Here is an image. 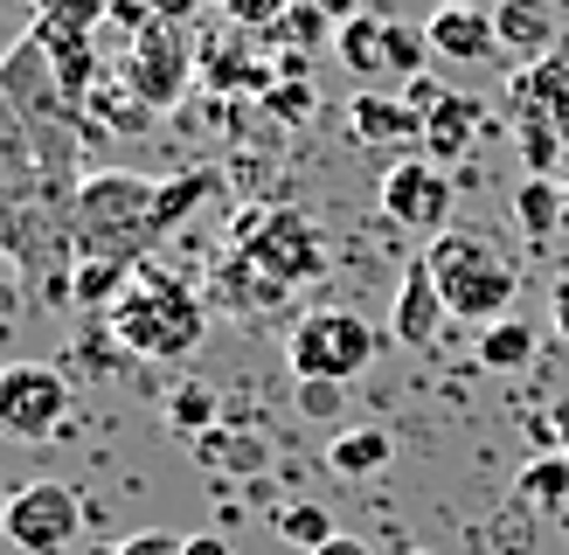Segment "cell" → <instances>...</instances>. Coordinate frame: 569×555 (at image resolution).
Listing matches in <instances>:
<instances>
[{"mask_svg": "<svg viewBox=\"0 0 569 555\" xmlns=\"http://www.w3.org/2000/svg\"><path fill=\"white\" fill-rule=\"evenodd\" d=\"M376 347H382V333L361 313L320 305V313L292 320V333H284V369H292V382H355V375H368Z\"/></svg>", "mask_w": 569, "mask_h": 555, "instance_id": "277c9868", "label": "cell"}, {"mask_svg": "<svg viewBox=\"0 0 569 555\" xmlns=\"http://www.w3.org/2000/svg\"><path fill=\"white\" fill-rule=\"evenodd\" d=\"M271 36H278V42H292V49H312V42H327V36H333V21L312 8V0H292V14H284Z\"/></svg>", "mask_w": 569, "mask_h": 555, "instance_id": "1f68e13d", "label": "cell"}, {"mask_svg": "<svg viewBox=\"0 0 569 555\" xmlns=\"http://www.w3.org/2000/svg\"><path fill=\"white\" fill-rule=\"evenodd\" d=\"M312 104H320V98H312V77H278L271 91H264V111H271L278 125H306Z\"/></svg>", "mask_w": 569, "mask_h": 555, "instance_id": "4dcf8cb0", "label": "cell"}, {"mask_svg": "<svg viewBox=\"0 0 569 555\" xmlns=\"http://www.w3.org/2000/svg\"><path fill=\"white\" fill-rule=\"evenodd\" d=\"M423 264L438 271V292L451 305V320H472V326H493L515 313V292H521V271L500 258L487 236L472 230H438Z\"/></svg>", "mask_w": 569, "mask_h": 555, "instance_id": "3957f363", "label": "cell"}, {"mask_svg": "<svg viewBox=\"0 0 569 555\" xmlns=\"http://www.w3.org/2000/svg\"><path fill=\"white\" fill-rule=\"evenodd\" d=\"M194 458H202L209 472H243V480H250V472H264L271 465V444L258 437V431H209V437H194Z\"/></svg>", "mask_w": 569, "mask_h": 555, "instance_id": "ffe728a7", "label": "cell"}, {"mask_svg": "<svg viewBox=\"0 0 569 555\" xmlns=\"http://www.w3.org/2000/svg\"><path fill=\"white\" fill-rule=\"evenodd\" d=\"M431 28H417V21H389V70L396 77H423V63H431Z\"/></svg>", "mask_w": 569, "mask_h": 555, "instance_id": "f546056e", "label": "cell"}, {"mask_svg": "<svg viewBox=\"0 0 569 555\" xmlns=\"http://www.w3.org/2000/svg\"><path fill=\"white\" fill-rule=\"evenodd\" d=\"M278 535L284 542H292V548H327L333 535H340V527H333V514L320 507V500H292V507H278Z\"/></svg>", "mask_w": 569, "mask_h": 555, "instance_id": "83f0119b", "label": "cell"}, {"mask_svg": "<svg viewBox=\"0 0 569 555\" xmlns=\"http://www.w3.org/2000/svg\"><path fill=\"white\" fill-rule=\"evenodd\" d=\"M312 8H320V14H327V21L340 28V21H348V14H361V0H312Z\"/></svg>", "mask_w": 569, "mask_h": 555, "instance_id": "b9f144b4", "label": "cell"}, {"mask_svg": "<svg viewBox=\"0 0 569 555\" xmlns=\"http://www.w3.org/2000/svg\"><path fill=\"white\" fill-rule=\"evenodd\" d=\"M515 147L528 174H562L569 167V125L542 119V111H515Z\"/></svg>", "mask_w": 569, "mask_h": 555, "instance_id": "d6986e66", "label": "cell"}, {"mask_svg": "<svg viewBox=\"0 0 569 555\" xmlns=\"http://www.w3.org/2000/svg\"><path fill=\"white\" fill-rule=\"evenodd\" d=\"M549 431H556V452L569 458V410H556V416H549Z\"/></svg>", "mask_w": 569, "mask_h": 555, "instance_id": "7bdbcfd3", "label": "cell"}, {"mask_svg": "<svg viewBox=\"0 0 569 555\" xmlns=\"http://www.w3.org/2000/svg\"><path fill=\"white\" fill-rule=\"evenodd\" d=\"M147 8H153V21H194V14H202V0H147Z\"/></svg>", "mask_w": 569, "mask_h": 555, "instance_id": "74e56055", "label": "cell"}, {"mask_svg": "<svg viewBox=\"0 0 569 555\" xmlns=\"http://www.w3.org/2000/svg\"><path fill=\"white\" fill-rule=\"evenodd\" d=\"M77 527H83V500L63 480H28L0 500V535L21 555H63L77 542Z\"/></svg>", "mask_w": 569, "mask_h": 555, "instance_id": "ba28073f", "label": "cell"}, {"mask_svg": "<svg viewBox=\"0 0 569 555\" xmlns=\"http://www.w3.org/2000/svg\"><path fill=\"white\" fill-rule=\"evenodd\" d=\"M389 458H396V437L382 424H340L327 437V465L340 472V480H376Z\"/></svg>", "mask_w": 569, "mask_h": 555, "instance_id": "e0dca14e", "label": "cell"}, {"mask_svg": "<svg viewBox=\"0 0 569 555\" xmlns=\"http://www.w3.org/2000/svg\"><path fill=\"white\" fill-rule=\"evenodd\" d=\"M333 56L355 77H389V14H376V8L348 14V21L333 28Z\"/></svg>", "mask_w": 569, "mask_h": 555, "instance_id": "2e32d148", "label": "cell"}, {"mask_svg": "<svg viewBox=\"0 0 569 555\" xmlns=\"http://www.w3.org/2000/svg\"><path fill=\"white\" fill-rule=\"evenodd\" d=\"M479 361H487L493 375H515V369H528V361H535V326H528V320H515V313H507V320H493L487 333H479Z\"/></svg>", "mask_w": 569, "mask_h": 555, "instance_id": "cb8c5ba5", "label": "cell"}, {"mask_svg": "<svg viewBox=\"0 0 569 555\" xmlns=\"http://www.w3.org/2000/svg\"><path fill=\"white\" fill-rule=\"evenodd\" d=\"M216 278H222L216 299H222V305H237V313H264V305H278V299H284V285H278L271 271H258L250 258H230Z\"/></svg>", "mask_w": 569, "mask_h": 555, "instance_id": "7402d4cb", "label": "cell"}, {"mask_svg": "<svg viewBox=\"0 0 569 555\" xmlns=\"http://www.w3.org/2000/svg\"><path fill=\"white\" fill-rule=\"evenodd\" d=\"M493 36L507 56H556L562 42V28H556V8L549 0H493Z\"/></svg>", "mask_w": 569, "mask_h": 555, "instance_id": "7c38bea8", "label": "cell"}, {"mask_svg": "<svg viewBox=\"0 0 569 555\" xmlns=\"http://www.w3.org/2000/svg\"><path fill=\"white\" fill-rule=\"evenodd\" d=\"M70 396H77V382L63 369H49V361H8L0 369V431L14 444H42L63 431Z\"/></svg>", "mask_w": 569, "mask_h": 555, "instance_id": "52a82bcc", "label": "cell"}, {"mask_svg": "<svg viewBox=\"0 0 569 555\" xmlns=\"http://www.w3.org/2000/svg\"><path fill=\"white\" fill-rule=\"evenodd\" d=\"M104 21H126L132 36H139V28L153 21V8H147V0H104Z\"/></svg>", "mask_w": 569, "mask_h": 555, "instance_id": "8d00e7d4", "label": "cell"}, {"mask_svg": "<svg viewBox=\"0 0 569 555\" xmlns=\"http://www.w3.org/2000/svg\"><path fill=\"white\" fill-rule=\"evenodd\" d=\"M237 258H250L292 292V285H312L327 271V243L299 209H243L237 215Z\"/></svg>", "mask_w": 569, "mask_h": 555, "instance_id": "5b68a950", "label": "cell"}, {"mask_svg": "<svg viewBox=\"0 0 569 555\" xmlns=\"http://www.w3.org/2000/svg\"><path fill=\"white\" fill-rule=\"evenodd\" d=\"M423 28H431V49L445 56V63H487V56L500 49L493 8H438Z\"/></svg>", "mask_w": 569, "mask_h": 555, "instance_id": "4fadbf2b", "label": "cell"}, {"mask_svg": "<svg viewBox=\"0 0 569 555\" xmlns=\"http://www.w3.org/2000/svg\"><path fill=\"white\" fill-rule=\"evenodd\" d=\"M299 416H312V424H333L340 410H348V382H299Z\"/></svg>", "mask_w": 569, "mask_h": 555, "instance_id": "d6a6232c", "label": "cell"}, {"mask_svg": "<svg viewBox=\"0 0 569 555\" xmlns=\"http://www.w3.org/2000/svg\"><path fill=\"white\" fill-rule=\"evenodd\" d=\"M312 555H376V548H368L361 535H333L327 548H312Z\"/></svg>", "mask_w": 569, "mask_h": 555, "instance_id": "60d3db41", "label": "cell"}, {"mask_svg": "<svg viewBox=\"0 0 569 555\" xmlns=\"http://www.w3.org/2000/svg\"><path fill=\"white\" fill-rule=\"evenodd\" d=\"M98 21H104V0H36V42L91 36Z\"/></svg>", "mask_w": 569, "mask_h": 555, "instance_id": "4316f807", "label": "cell"}, {"mask_svg": "<svg viewBox=\"0 0 569 555\" xmlns=\"http://www.w3.org/2000/svg\"><path fill=\"white\" fill-rule=\"evenodd\" d=\"M445 320H451V305L438 292V271L417 258L403 271V285H396V299H389V341L396 347H431L445 333Z\"/></svg>", "mask_w": 569, "mask_h": 555, "instance_id": "30bf717a", "label": "cell"}, {"mask_svg": "<svg viewBox=\"0 0 569 555\" xmlns=\"http://www.w3.org/2000/svg\"><path fill=\"white\" fill-rule=\"evenodd\" d=\"M202 326H209V305L194 299L188 278L160 271V264H132L126 292L111 299L104 313V333L119 341V354H139V361H181L202 347Z\"/></svg>", "mask_w": 569, "mask_h": 555, "instance_id": "6da1fadb", "label": "cell"}, {"mask_svg": "<svg viewBox=\"0 0 569 555\" xmlns=\"http://www.w3.org/2000/svg\"><path fill=\"white\" fill-rule=\"evenodd\" d=\"M181 555H237V548L222 542V535H188V542H181Z\"/></svg>", "mask_w": 569, "mask_h": 555, "instance_id": "ab89813d", "label": "cell"}, {"mask_svg": "<svg viewBox=\"0 0 569 555\" xmlns=\"http://www.w3.org/2000/svg\"><path fill=\"white\" fill-rule=\"evenodd\" d=\"M569 500V458L562 452H542V458H528L521 465V480H515V507H535V514H549Z\"/></svg>", "mask_w": 569, "mask_h": 555, "instance_id": "603a6c76", "label": "cell"}, {"mask_svg": "<svg viewBox=\"0 0 569 555\" xmlns=\"http://www.w3.org/2000/svg\"><path fill=\"white\" fill-rule=\"evenodd\" d=\"M56 49V83H63L70 98H91L98 91V63H91V36H63L49 42Z\"/></svg>", "mask_w": 569, "mask_h": 555, "instance_id": "f1b7e54d", "label": "cell"}, {"mask_svg": "<svg viewBox=\"0 0 569 555\" xmlns=\"http://www.w3.org/2000/svg\"><path fill=\"white\" fill-rule=\"evenodd\" d=\"M445 98H451V91H445L438 77H403V104L417 111V119H431V111H438Z\"/></svg>", "mask_w": 569, "mask_h": 555, "instance_id": "d590c367", "label": "cell"}, {"mask_svg": "<svg viewBox=\"0 0 569 555\" xmlns=\"http://www.w3.org/2000/svg\"><path fill=\"white\" fill-rule=\"evenodd\" d=\"M438 8H479V0H438Z\"/></svg>", "mask_w": 569, "mask_h": 555, "instance_id": "ee69618b", "label": "cell"}, {"mask_svg": "<svg viewBox=\"0 0 569 555\" xmlns=\"http://www.w3.org/2000/svg\"><path fill=\"white\" fill-rule=\"evenodd\" d=\"M209 194H216V167H188V174L160 181V194H153V230H160V236L181 230V222L209 202Z\"/></svg>", "mask_w": 569, "mask_h": 555, "instance_id": "44dd1931", "label": "cell"}, {"mask_svg": "<svg viewBox=\"0 0 569 555\" xmlns=\"http://www.w3.org/2000/svg\"><path fill=\"white\" fill-rule=\"evenodd\" d=\"M348 139H355V147H376V153H403L410 139H423V119H417L403 98L355 91L348 98Z\"/></svg>", "mask_w": 569, "mask_h": 555, "instance_id": "8fae6325", "label": "cell"}, {"mask_svg": "<svg viewBox=\"0 0 569 555\" xmlns=\"http://www.w3.org/2000/svg\"><path fill=\"white\" fill-rule=\"evenodd\" d=\"M188 535H167V527H147V535H126V542H111L98 555H181Z\"/></svg>", "mask_w": 569, "mask_h": 555, "instance_id": "e575fe53", "label": "cell"}, {"mask_svg": "<svg viewBox=\"0 0 569 555\" xmlns=\"http://www.w3.org/2000/svg\"><path fill=\"white\" fill-rule=\"evenodd\" d=\"M222 8H230L237 28H264V36H271V28L292 14V0H222Z\"/></svg>", "mask_w": 569, "mask_h": 555, "instance_id": "836d02e7", "label": "cell"}, {"mask_svg": "<svg viewBox=\"0 0 569 555\" xmlns=\"http://www.w3.org/2000/svg\"><path fill=\"white\" fill-rule=\"evenodd\" d=\"M507 98H515V111H542V119L569 125V56H535V63H521L507 77Z\"/></svg>", "mask_w": 569, "mask_h": 555, "instance_id": "5bb4252c", "label": "cell"}, {"mask_svg": "<svg viewBox=\"0 0 569 555\" xmlns=\"http://www.w3.org/2000/svg\"><path fill=\"white\" fill-rule=\"evenodd\" d=\"M472 147H479V104L451 91V98L431 111V119H423L417 153H423V160H438V167H451V160H466Z\"/></svg>", "mask_w": 569, "mask_h": 555, "instance_id": "9a60e30c", "label": "cell"}, {"mask_svg": "<svg viewBox=\"0 0 569 555\" xmlns=\"http://www.w3.org/2000/svg\"><path fill=\"white\" fill-rule=\"evenodd\" d=\"M515 222L528 243H549L556 230H569V188L556 174H521L515 188Z\"/></svg>", "mask_w": 569, "mask_h": 555, "instance_id": "ac0fdd59", "label": "cell"}, {"mask_svg": "<svg viewBox=\"0 0 569 555\" xmlns=\"http://www.w3.org/2000/svg\"><path fill=\"white\" fill-rule=\"evenodd\" d=\"M194 70H202V49L188 42L181 21H147V28L126 42V91H132L139 104H153V111H174V104L188 98Z\"/></svg>", "mask_w": 569, "mask_h": 555, "instance_id": "8992f818", "label": "cell"}, {"mask_svg": "<svg viewBox=\"0 0 569 555\" xmlns=\"http://www.w3.org/2000/svg\"><path fill=\"white\" fill-rule=\"evenodd\" d=\"M451 202H459V194H451V174L438 160H423V153H403L382 174V215L389 222H403V230H451Z\"/></svg>", "mask_w": 569, "mask_h": 555, "instance_id": "9c48e42d", "label": "cell"}, {"mask_svg": "<svg viewBox=\"0 0 569 555\" xmlns=\"http://www.w3.org/2000/svg\"><path fill=\"white\" fill-rule=\"evenodd\" d=\"M126 278H132L126 258H77V264H70V299L104 305V313H111V299L126 292Z\"/></svg>", "mask_w": 569, "mask_h": 555, "instance_id": "d4e9b609", "label": "cell"}, {"mask_svg": "<svg viewBox=\"0 0 569 555\" xmlns=\"http://www.w3.org/2000/svg\"><path fill=\"white\" fill-rule=\"evenodd\" d=\"M216 416H222L216 382H181L174 396H167V424H174L181 437H209V431H216Z\"/></svg>", "mask_w": 569, "mask_h": 555, "instance_id": "484cf974", "label": "cell"}, {"mask_svg": "<svg viewBox=\"0 0 569 555\" xmlns=\"http://www.w3.org/2000/svg\"><path fill=\"white\" fill-rule=\"evenodd\" d=\"M556 56H569V28H562V42H556Z\"/></svg>", "mask_w": 569, "mask_h": 555, "instance_id": "f6af8a7d", "label": "cell"}, {"mask_svg": "<svg viewBox=\"0 0 569 555\" xmlns=\"http://www.w3.org/2000/svg\"><path fill=\"white\" fill-rule=\"evenodd\" d=\"M562 174H569V167H562ZM562 188H569V181H562Z\"/></svg>", "mask_w": 569, "mask_h": 555, "instance_id": "bcb514c9", "label": "cell"}, {"mask_svg": "<svg viewBox=\"0 0 569 555\" xmlns=\"http://www.w3.org/2000/svg\"><path fill=\"white\" fill-rule=\"evenodd\" d=\"M153 194H160V181H139V174H83L77 181V202H70L77 258L147 264L139 250L160 243V230H153Z\"/></svg>", "mask_w": 569, "mask_h": 555, "instance_id": "7a4b0ae2", "label": "cell"}, {"mask_svg": "<svg viewBox=\"0 0 569 555\" xmlns=\"http://www.w3.org/2000/svg\"><path fill=\"white\" fill-rule=\"evenodd\" d=\"M549 320H556V333H569V271L556 278V292H549Z\"/></svg>", "mask_w": 569, "mask_h": 555, "instance_id": "f35d334b", "label": "cell"}]
</instances>
